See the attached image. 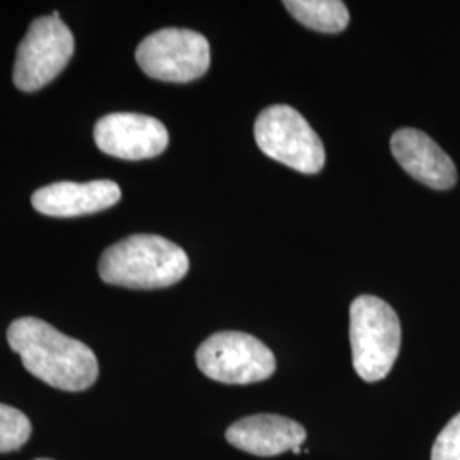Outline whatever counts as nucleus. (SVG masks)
Segmentation results:
<instances>
[{
  "mask_svg": "<svg viewBox=\"0 0 460 460\" xmlns=\"http://www.w3.org/2000/svg\"><path fill=\"white\" fill-rule=\"evenodd\" d=\"M7 341L24 368L55 389L79 393L98 380L94 351L41 319H16L7 329Z\"/></svg>",
  "mask_w": 460,
  "mask_h": 460,
  "instance_id": "1",
  "label": "nucleus"
},
{
  "mask_svg": "<svg viewBox=\"0 0 460 460\" xmlns=\"http://www.w3.org/2000/svg\"><path fill=\"white\" fill-rule=\"evenodd\" d=\"M190 260L181 247L161 235L137 234L108 247L99 260V277L133 290L165 288L181 281Z\"/></svg>",
  "mask_w": 460,
  "mask_h": 460,
  "instance_id": "2",
  "label": "nucleus"
},
{
  "mask_svg": "<svg viewBox=\"0 0 460 460\" xmlns=\"http://www.w3.org/2000/svg\"><path fill=\"white\" fill-rule=\"evenodd\" d=\"M353 367L365 382H378L393 370L401 348V323L394 309L374 296H362L349 307Z\"/></svg>",
  "mask_w": 460,
  "mask_h": 460,
  "instance_id": "3",
  "label": "nucleus"
},
{
  "mask_svg": "<svg viewBox=\"0 0 460 460\" xmlns=\"http://www.w3.org/2000/svg\"><path fill=\"white\" fill-rule=\"evenodd\" d=\"M254 138L268 157L304 174L319 172L326 163L321 137L296 110L277 104L260 113Z\"/></svg>",
  "mask_w": 460,
  "mask_h": 460,
  "instance_id": "4",
  "label": "nucleus"
},
{
  "mask_svg": "<svg viewBox=\"0 0 460 460\" xmlns=\"http://www.w3.org/2000/svg\"><path fill=\"white\" fill-rule=\"evenodd\" d=\"M198 368L222 384H254L271 377L277 370L275 355L258 338L222 331L205 340L197 351Z\"/></svg>",
  "mask_w": 460,
  "mask_h": 460,
  "instance_id": "5",
  "label": "nucleus"
},
{
  "mask_svg": "<svg viewBox=\"0 0 460 460\" xmlns=\"http://www.w3.org/2000/svg\"><path fill=\"white\" fill-rule=\"evenodd\" d=\"M135 58L148 77L164 83H191L210 66V45L203 34L165 28L148 34Z\"/></svg>",
  "mask_w": 460,
  "mask_h": 460,
  "instance_id": "6",
  "label": "nucleus"
},
{
  "mask_svg": "<svg viewBox=\"0 0 460 460\" xmlns=\"http://www.w3.org/2000/svg\"><path fill=\"white\" fill-rule=\"evenodd\" d=\"M74 34L60 17L34 19L16 53L14 84L24 93H34L57 79L74 55Z\"/></svg>",
  "mask_w": 460,
  "mask_h": 460,
  "instance_id": "7",
  "label": "nucleus"
},
{
  "mask_svg": "<svg viewBox=\"0 0 460 460\" xmlns=\"http://www.w3.org/2000/svg\"><path fill=\"white\" fill-rule=\"evenodd\" d=\"M94 142L101 152L125 159L142 161L163 154L169 144L164 125L147 115L111 113L94 127Z\"/></svg>",
  "mask_w": 460,
  "mask_h": 460,
  "instance_id": "8",
  "label": "nucleus"
},
{
  "mask_svg": "<svg viewBox=\"0 0 460 460\" xmlns=\"http://www.w3.org/2000/svg\"><path fill=\"white\" fill-rule=\"evenodd\" d=\"M395 161L416 181L433 190H450L457 182L452 159L427 133L416 128H401L391 138Z\"/></svg>",
  "mask_w": 460,
  "mask_h": 460,
  "instance_id": "9",
  "label": "nucleus"
},
{
  "mask_svg": "<svg viewBox=\"0 0 460 460\" xmlns=\"http://www.w3.org/2000/svg\"><path fill=\"white\" fill-rule=\"evenodd\" d=\"M121 199V190L115 181L72 182L49 184L34 191L31 203L34 210L49 217L72 218L98 214L111 208Z\"/></svg>",
  "mask_w": 460,
  "mask_h": 460,
  "instance_id": "10",
  "label": "nucleus"
},
{
  "mask_svg": "<svg viewBox=\"0 0 460 460\" xmlns=\"http://www.w3.org/2000/svg\"><path fill=\"white\" fill-rule=\"evenodd\" d=\"M226 438L230 445L258 457H275L302 447L305 428L279 414H254L229 427Z\"/></svg>",
  "mask_w": 460,
  "mask_h": 460,
  "instance_id": "11",
  "label": "nucleus"
},
{
  "mask_svg": "<svg viewBox=\"0 0 460 460\" xmlns=\"http://www.w3.org/2000/svg\"><path fill=\"white\" fill-rule=\"evenodd\" d=\"M283 5L302 26L319 33H341L349 22V13L340 0H287Z\"/></svg>",
  "mask_w": 460,
  "mask_h": 460,
  "instance_id": "12",
  "label": "nucleus"
},
{
  "mask_svg": "<svg viewBox=\"0 0 460 460\" xmlns=\"http://www.w3.org/2000/svg\"><path fill=\"white\" fill-rule=\"evenodd\" d=\"M31 437V423L24 412L0 404V454L21 448Z\"/></svg>",
  "mask_w": 460,
  "mask_h": 460,
  "instance_id": "13",
  "label": "nucleus"
},
{
  "mask_svg": "<svg viewBox=\"0 0 460 460\" xmlns=\"http://www.w3.org/2000/svg\"><path fill=\"white\" fill-rule=\"evenodd\" d=\"M431 460H460V412L437 437L431 448Z\"/></svg>",
  "mask_w": 460,
  "mask_h": 460,
  "instance_id": "14",
  "label": "nucleus"
},
{
  "mask_svg": "<svg viewBox=\"0 0 460 460\" xmlns=\"http://www.w3.org/2000/svg\"><path fill=\"white\" fill-rule=\"evenodd\" d=\"M36 460H49V459H36Z\"/></svg>",
  "mask_w": 460,
  "mask_h": 460,
  "instance_id": "15",
  "label": "nucleus"
}]
</instances>
